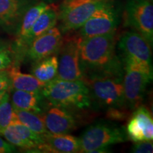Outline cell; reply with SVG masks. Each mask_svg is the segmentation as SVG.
I'll use <instances>...</instances> for the list:
<instances>
[{"mask_svg": "<svg viewBox=\"0 0 153 153\" xmlns=\"http://www.w3.org/2000/svg\"><path fill=\"white\" fill-rule=\"evenodd\" d=\"M116 31L91 38H81L79 66L83 79L104 76L123 77L124 65L116 53Z\"/></svg>", "mask_w": 153, "mask_h": 153, "instance_id": "cell-1", "label": "cell"}, {"mask_svg": "<svg viewBox=\"0 0 153 153\" xmlns=\"http://www.w3.org/2000/svg\"><path fill=\"white\" fill-rule=\"evenodd\" d=\"M41 94L51 105L68 110L82 109L91 105L89 88L82 80L55 78L45 84Z\"/></svg>", "mask_w": 153, "mask_h": 153, "instance_id": "cell-2", "label": "cell"}, {"mask_svg": "<svg viewBox=\"0 0 153 153\" xmlns=\"http://www.w3.org/2000/svg\"><path fill=\"white\" fill-rule=\"evenodd\" d=\"M128 139L123 128L111 123L97 122L87 128L79 138L80 152H106L111 145Z\"/></svg>", "mask_w": 153, "mask_h": 153, "instance_id": "cell-3", "label": "cell"}, {"mask_svg": "<svg viewBox=\"0 0 153 153\" xmlns=\"http://www.w3.org/2000/svg\"><path fill=\"white\" fill-rule=\"evenodd\" d=\"M82 81L89 88L92 101L104 108H125L127 104L124 94L123 78L114 76H94Z\"/></svg>", "mask_w": 153, "mask_h": 153, "instance_id": "cell-4", "label": "cell"}, {"mask_svg": "<svg viewBox=\"0 0 153 153\" xmlns=\"http://www.w3.org/2000/svg\"><path fill=\"white\" fill-rule=\"evenodd\" d=\"M108 0H63L58 7V21L62 33L81 27L96 11Z\"/></svg>", "mask_w": 153, "mask_h": 153, "instance_id": "cell-5", "label": "cell"}, {"mask_svg": "<svg viewBox=\"0 0 153 153\" xmlns=\"http://www.w3.org/2000/svg\"><path fill=\"white\" fill-rule=\"evenodd\" d=\"M116 45L123 63H133L152 73L151 45L139 33L135 30L126 32Z\"/></svg>", "mask_w": 153, "mask_h": 153, "instance_id": "cell-6", "label": "cell"}, {"mask_svg": "<svg viewBox=\"0 0 153 153\" xmlns=\"http://www.w3.org/2000/svg\"><path fill=\"white\" fill-rule=\"evenodd\" d=\"M119 19L113 0H108L95 11L79 28V36L87 38L116 31Z\"/></svg>", "mask_w": 153, "mask_h": 153, "instance_id": "cell-7", "label": "cell"}, {"mask_svg": "<svg viewBox=\"0 0 153 153\" xmlns=\"http://www.w3.org/2000/svg\"><path fill=\"white\" fill-rule=\"evenodd\" d=\"M81 38L70 36L62 38V45L57 54L58 68L56 78L65 80H82L79 66V43Z\"/></svg>", "mask_w": 153, "mask_h": 153, "instance_id": "cell-8", "label": "cell"}, {"mask_svg": "<svg viewBox=\"0 0 153 153\" xmlns=\"http://www.w3.org/2000/svg\"><path fill=\"white\" fill-rule=\"evenodd\" d=\"M123 85L128 107L135 108L144 97L147 86L152 79V73L133 63L124 62Z\"/></svg>", "mask_w": 153, "mask_h": 153, "instance_id": "cell-9", "label": "cell"}, {"mask_svg": "<svg viewBox=\"0 0 153 153\" xmlns=\"http://www.w3.org/2000/svg\"><path fill=\"white\" fill-rule=\"evenodd\" d=\"M125 24L139 33L152 46L153 6L150 0H130L125 9Z\"/></svg>", "mask_w": 153, "mask_h": 153, "instance_id": "cell-10", "label": "cell"}, {"mask_svg": "<svg viewBox=\"0 0 153 153\" xmlns=\"http://www.w3.org/2000/svg\"><path fill=\"white\" fill-rule=\"evenodd\" d=\"M60 28L53 27L32 41L26 49V55L33 62L57 55L62 43Z\"/></svg>", "mask_w": 153, "mask_h": 153, "instance_id": "cell-11", "label": "cell"}, {"mask_svg": "<svg viewBox=\"0 0 153 153\" xmlns=\"http://www.w3.org/2000/svg\"><path fill=\"white\" fill-rule=\"evenodd\" d=\"M126 135L134 143L152 141L153 119L148 108L144 106L137 107L127 125Z\"/></svg>", "mask_w": 153, "mask_h": 153, "instance_id": "cell-12", "label": "cell"}, {"mask_svg": "<svg viewBox=\"0 0 153 153\" xmlns=\"http://www.w3.org/2000/svg\"><path fill=\"white\" fill-rule=\"evenodd\" d=\"M45 128L51 134H68L76 128V120L70 110L53 106L41 114Z\"/></svg>", "mask_w": 153, "mask_h": 153, "instance_id": "cell-13", "label": "cell"}, {"mask_svg": "<svg viewBox=\"0 0 153 153\" xmlns=\"http://www.w3.org/2000/svg\"><path fill=\"white\" fill-rule=\"evenodd\" d=\"M35 150L41 152H80L79 140L70 134H51L44 135V142Z\"/></svg>", "mask_w": 153, "mask_h": 153, "instance_id": "cell-14", "label": "cell"}, {"mask_svg": "<svg viewBox=\"0 0 153 153\" xmlns=\"http://www.w3.org/2000/svg\"><path fill=\"white\" fill-rule=\"evenodd\" d=\"M32 5L30 0H0V25L7 28L14 27Z\"/></svg>", "mask_w": 153, "mask_h": 153, "instance_id": "cell-15", "label": "cell"}, {"mask_svg": "<svg viewBox=\"0 0 153 153\" xmlns=\"http://www.w3.org/2000/svg\"><path fill=\"white\" fill-rule=\"evenodd\" d=\"M49 4L44 1L35 4L30 6L25 12L21 22V25L16 36V45L18 48L27 49L28 46V37L31 28L36 19L44 10H45Z\"/></svg>", "mask_w": 153, "mask_h": 153, "instance_id": "cell-16", "label": "cell"}, {"mask_svg": "<svg viewBox=\"0 0 153 153\" xmlns=\"http://www.w3.org/2000/svg\"><path fill=\"white\" fill-rule=\"evenodd\" d=\"M43 99L41 91H28L14 89L11 97L14 109L28 111L42 114L43 112Z\"/></svg>", "mask_w": 153, "mask_h": 153, "instance_id": "cell-17", "label": "cell"}, {"mask_svg": "<svg viewBox=\"0 0 153 153\" xmlns=\"http://www.w3.org/2000/svg\"><path fill=\"white\" fill-rule=\"evenodd\" d=\"M7 74L10 82V87L17 90L41 91L46 84L40 81L33 74L23 73L16 67L9 68Z\"/></svg>", "mask_w": 153, "mask_h": 153, "instance_id": "cell-18", "label": "cell"}, {"mask_svg": "<svg viewBox=\"0 0 153 153\" xmlns=\"http://www.w3.org/2000/svg\"><path fill=\"white\" fill-rule=\"evenodd\" d=\"M58 22V7L51 4L36 19L28 37V45L33 39L55 27Z\"/></svg>", "mask_w": 153, "mask_h": 153, "instance_id": "cell-19", "label": "cell"}, {"mask_svg": "<svg viewBox=\"0 0 153 153\" xmlns=\"http://www.w3.org/2000/svg\"><path fill=\"white\" fill-rule=\"evenodd\" d=\"M58 68L57 55L35 61L31 69V74L40 81L47 83L56 78Z\"/></svg>", "mask_w": 153, "mask_h": 153, "instance_id": "cell-20", "label": "cell"}, {"mask_svg": "<svg viewBox=\"0 0 153 153\" xmlns=\"http://www.w3.org/2000/svg\"><path fill=\"white\" fill-rule=\"evenodd\" d=\"M15 119L24 124L34 133L44 136L49 133L45 128L41 114L28 111L14 109Z\"/></svg>", "mask_w": 153, "mask_h": 153, "instance_id": "cell-21", "label": "cell"}, {"mask_svg": "<svg viewBox=\"0 0 153 153\" xmlns=\"http://www.w3.org/2000/svg\"><path fill=\"white\" fill-rule=\"evenodd\" d=\"M0 135L4 137L11 145L24 149V150H33L38 146L36 143L23 138L16 132H15L14 130L9 127L0 128Z\"/></svg>", "mask_w": 153, "mask_h": 153, "instance_id": "cell-22", "label": "cell"}, {"mask_svg": "<svg viewBox=\"0 0 153 153\" xmlns=\"http://www.w3.org/2000/svg\"><path fill=\"white\" fill-rule=\"evenodd\" d=\"M14 120V111L9 101V93H7L0 104V128H7Z\"/></svg>", "mask_w": 153, "mask_h": 153, "instance_id": "cell-23", "label": "cell"}, {"mask_svg": "<svg viewBox=\"0 0 153 153\" xmlns=\"http://www.w3.org/2000/svg\"><path fill=\"white\" fill-rule=\"evenodd\" d=\"M8 127L14 130L24 139L32 141V142L36 143L38 145L44 142V136L34 133L33 131H32L31 130L26 127V126H24V124L21 123L16 119Z\"/></svg>", "mask_w": 153, "mask_h": 153, "instance_id": "cell-24", "label": "cell"}, {"mask_svg": "<svg viewBox=\"0 0 153 153\" xmlns=\"http://www.w3.org/2000/svg\"><path fill=\"white\" fill-rule=\"evenodd\" d=\"M131 152L133 153H152L153 152L152 141H140L135 143Z\"/></svg>", "mask_w": 153, "mask_h": 153, "instance_id": "cell-25", "label": "cell"}, {"mask_svg": "<svg viewBox=\"0 0 153 153\" xmlns=\"http://www.w3.org/2000/svg\"><path fill=\"white\" fill-rule=\"evenodd\" d=\"M12 62L11 52L8 49L5 48L0 51V71H3L10 68Z\"/></svg>", "mask_w": 153, "mask_h": 153, "instance_id": "cell-26", "label": "cell"}, {"mask_svg": "<svg viewBox=\"0 0 153 153\" xmlns=\"http://www.w3.org/2000/svg\"><path fill=\"white\" fill-rule=\"evenodd\" d=\"M107 118L114 120H123L128 117V114L125 108H108L106 113Z\"/></svg>", "mask_w": 153, "mask_h": 153, "instance_id": "cell-27", "label": "cell"}, {"mask_svg": "<svg viewBox=\"0 0 153 153\" xmlns=\"http://www.w3.org/2000/svg\"><path fill=\"white\" fill-rule=\"evenodd\" d=\"M15 150H16V148L14 145L7 142L0 137V153L14 152Z\"/></svg>", "mask_w": 153, "mask_h": 153, "instance_id": "cell-28", "label": "cell"}, {"mask_svg": "<svg viewBox=\"0 0 153 153\" xmlns=\"http://www.w3.org/2000/svg\"><path fill=\"white\" fill-rule=\"evenodd\" d=\"M10 87V82L7 72L0 71V91L8 90Z\"/></svg>", "mask_w": 153, "mask_h": 153, "instance_id": "cell-29", "label": "cell"}, {"mask_svg": "<svg viewBox=\"0 0 153 153\" xmlns=\"http://www.w3.org/2000/svg\"><path fill=\"white\" fill-rule=\"evenodd\" d=\"M7 93H8V90H4L0 91V104L3 101V99H4L5 96L7 95Z\"/></svg>", "mask_w": 153, "mask_h": 153, "instance_id": "cell-30", "label": "cell"}, {"mask_svg": "<svg viewBox=\"0 0 153 153\" xmlns=\"http://www.w3.org/2000/svg\"><path fill=\"white\" fill-rule=\"evenodd\" d=\"M4 49H5V47L2 45H0V51H2V50H4Z\"/></svg>", "mask_w": 153, "mask_h": 153, "instance_id": "cell-31", "label": "cell"}, {"mask_svg": "<svg viewBox=\"0 0 153 153\" xmlns=\"http://www.w3.org/2000/svg\"><path fill=\"white\" fill-rule=\"evenodd\" d=\"M46 1H52V0H46Z\"/></svg>", "mask_w": 153, "mask_h": 153, "instance_id": "cell-32", "label": "cell"}]
</instances>
